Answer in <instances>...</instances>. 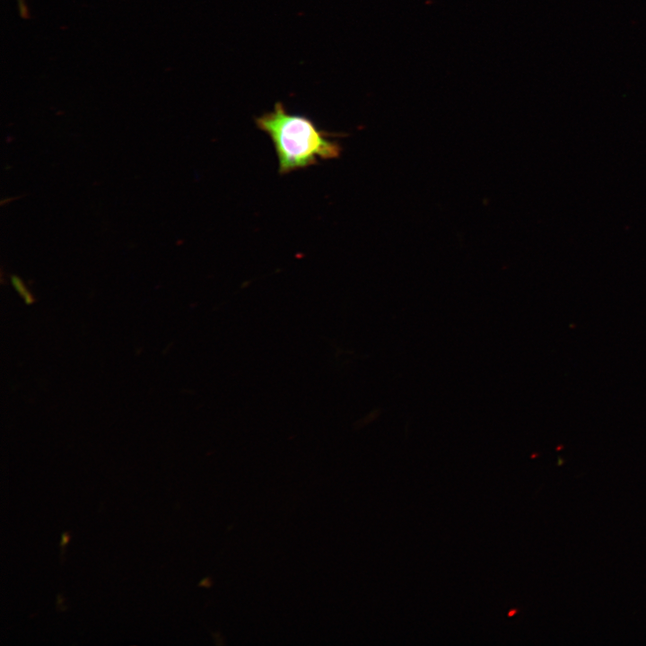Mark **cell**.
Returning <instances> with one entry per match:
<instances>
[{
	"instance_id": "6da1fadb",
	"label": "cell",
	"mask_w": 646,
	"mask_h": 646,
	"mask_svg": "<svg viewBox=\"0 0 646 646\" xmlns=\"http://www.w3.org/2000/svg\"><path fill=\"white\" fill-rule=\"evenodd\" d=\"M255 123L274 144L280 174L306 169L319 160L336 159L342 153L331 134L304 115L289 113L282 102L256 118Z\"/></svg>"
},
{
	"instance_id": "7a4b0ae2",
	"label": "cell",
	"mask_w": 646,
	"mask_h": 646,
	"mask_svg": "<svg viewBox=\"0 0 646 646\" xmlns=\"http://www.w3.org/2000/svg\"><path fill=\"white\" fill-rule=\"evenodd\" d=\"M11 282L16 292L22 297L25 303L31 304L34 301V298L20 277L17 275H12Z\"/></svg>"
},
{
	"instance_id": "3957f363",
	"label": "cell",
	"mask_w": 646,
	"mask_h": 646,
	"mask_svg": "<svg viewBox=\"0 0 646 646\" xmlns=\"http://www.w3.org/2000/svg\"><path fill=\"white\" fill-rule=\"evenodd\" d=\"M70 538H71L70 532H68V531H64V532L62 533L61 541H60L61 554H64V552H65V547L66 546V545H67L68 542L70 541Z\"/></svg>"
},
{
	"instance_id": "277c9868",
	"label": "cell",
	"mask_w": 646,
	"mask_h": 646,
	"mask_svg": "<svg viewBox=\"0 0 646 646\" xmlns=\"http://www.w3.org/2000/svg\"><path fill=\"white\" fill-rule=\"evenodd\" d=\"M19 3H20V6H21V8H22V13H24V8H25V6H24V4H23V3H22V0H19Z\"/></svg>"
}]
</instances>
